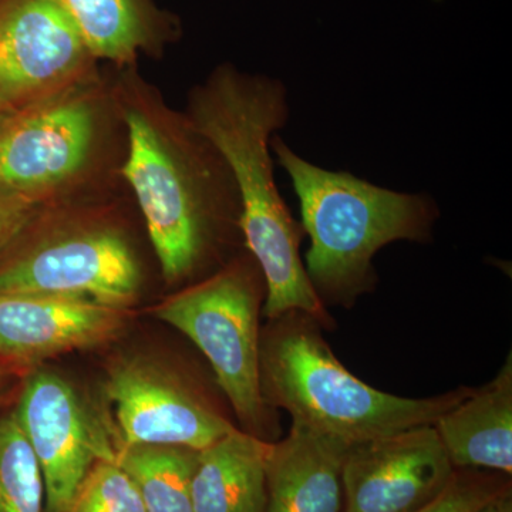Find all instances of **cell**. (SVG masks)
Returning <instances> with one entry per match:
<instances>
[{
  "instance_id": "1",
  "label": "cell",
  "mask_w": 512,
  "mask_h": 512,
  "mask_svg": "<svg viewBox=\"0 0 512 512\" xmlns=\"http://www.w3.org/2000/svg\"><path fill=\"white\" fill-rule=\"evenodd\" d=\"M111 96L126 128L121 174L146 221L165 281L190 279L227 237L242 238L241 201L231 170L187 116L170 109L128 67Z\"/></svg>"
},
{
  "instance_id": "2",
  "label": "cell",
  "mask_w": 512,
  "mask_h": 512,
  "mask_svg": "<svg viewBox=\"0 0 512 512\" xmlns=\"http://www.w3.org/2000/svg\"><path fill=\"white\" fill-rule=\"evenodd\" d=\"M184 114L217 148L234 177L244 245L265 279L266 318L301 312L328 325L329 313L299 252L305 229L275 180L271 140L291 117L288 87L278 77L222 63L191 90Z\"/></svg>"
},
{
  "instance_id": "3",
  "label": "cell",
  "mask_w": 512,
  "mask_h": 512,
  "mask_svg": "<svg viewBox=\"0 0 512 512\" xmlns=\"http://www.w3.org/2000/svg\"><path fill=\"white\" fill-rule=\"evenodd\" d=\"M275 163L291 178L311 239L305 271L322 302L349 306L377 282L373 258L397 241L429 244L440 218L429 192L389 190L305 160L275 134Z\"/></svg>"
},
{
  "instance_id": "4",
  "label": "cell",
  "mask_w": 512,
  "mask_h": 512,
  "mask_svg": "<svg viewBox=\"0 0 512 512\" xmlns=\"http://www.w3.org/2000/svg\"><path fill=\"white\" fill-rule=\"evenodd\" d=\"M272 322L261 340V387L266 404L285 409L292 423L350 444L433 426L473 392L463 386L427 399L384 393L339 362L320 333V323L311 316L291 312Z\"/></svg>"
},
{
  "instance_id": "5",
  "label": "cell",
  "mask_w": 512,
  "mask_h": 512,
  "mask_svg": "<svg viewBox=\"0 0 512 512\" xmlns=\"http://www.w3.org/2000/svg\"><path fill=\"white\" fill-rule=\"evenodd\" d=\"M264 275L251 254L239 256L154 309L204 353L247 433L274 436L276 423L261 387L259 311Z\"/></svg>"
},
{
  "instance_id": "6",
  "label": "cell",
  "mask_w": 512,
  "mask_h": 512,
  "mask_svg": "<svg viewBox=\"0 0 512 512\" xmlns=\"http://www.w3.org/2000/svg\"><path fill=\"white\" fill-rule=\"evenodd\" d=\"M114 110L96 74L16 111L0 130V187L60 204L99 170Z\"/></svg>"
},
{
  "instance_id": "7",
  "label": "cell",
  "mask_w": 512,
  "mask_h": 512,
  "mask_svg": "<svg viewBox=\"0 0 512 512\" xmlns=\"http://www.w3.org/2000/svg\"><path fill=\"white\" fill-rule=\"evenodd\" d=\"M143 272L136 252L119 229L82 225L46 235L0 269V293L84 299L130 308Z\"/></svg>"
},
{
  "instance_id": "8",
  "label": "cell",
  "mask_w": 512,
  "mask_h": 512,
  "mask_svg": "<svg viewBox=\"0 0 512 512\" xmlns=\"http://www.w3.org/2000/svg\"><path fill=\"white\" fill-rule=\"evenodd\" d=\"M96 62L55 0H0V97L13 109L96 76Z\"/></svg>"
},
{
  "instance_id": "9",
  "label": "cell",
  "mask_w": 512,
  "mask_h": 512,
  "mask_svg": "<svg viewBox=\"0 0 512 512\" xmlns=\"http://www.w3.org/2000/svg\"><path fill=\"white\" fill-rule=\"evenodd\" d=\"M15 413L42 473L45 512H62L96 461H116L106 433L60 376L30 377Z\"/></svg>"
},
{
  "instance_id": "10",
  "label": "cell",
  "mask_w": 512,
  "mask_h": 512,
  "mask_svg": "<svg viewBox=\"0 0 512 512\" xmlns=\"http://www.w3.org/2000/svg\"><path fill=\"white\" fill-rule=\"evenodd\" d=\"M454 466L433 426L350 444L342 468L345 512H412L453 481Z\"/></svg>"
},
{
  "instance_id": "11",
  "label": "cell",
  "mask_w": 512,
  "mask_h": 512,
  "mask_svg": "<svg viewBox=\"0 0 512 512\" xmlns=\"http://www.w3.org/2000/svg\"><path fill=\"white\" fill-rule=\"evenodd\" d=\"M104 392L119 427L116 453L133 446L201 451L237 429L183 383L143 363L114 367Z\"/></svg>"
},
{
  "instance_id": "12",
  "label": "cell",
  "mask_w": 512,
  "mask_h": 512,
  "mask_svg": "<svg viewBox=\"0 0 512 512\" xmlns=\"http://www.w3.org/2000/svg\"><path fill=\"white\" fill-rule=\"evenodd\" d=\"M128 309L84 299L0 293V360L30 365L93 348L123 329Z\"/></svg>"
},
{
  "instance_id": "13",
  "label": "cell",
  "mask_w": 512,
  "mask_h": 512,
  "mask_svg": "<svg viewBox=\"0 0 512 512\" xmlns=\"http://www.w3.org/2000/svg\"><path fill=\"white\" fill-rule=\"evenodd\" d=\"M350 443L292 423L266 454L265 512H342V468Z\"/></svg>"
},
{
  "instance_id": "14",
  "label": "cell",
  "mask_w": 512,
  "mask_h": 512,
  "mask_svg": "<svg viewBox=\"0 0 512 512\" xmlns=\"http://www.w3.org/2000/svg\"><path fill=\"white\" fill-rule=\"evenodd\" d=\"M97 60L134 67L140 56H161L181 35L173 13L154 0H55Z\"/></svg>"
},
{
  "instance_id": "15",
  "label": "cell",
  "mask_w": 512,
  "mask_h": 512,
  "mask_svg": "<svg viewBox=\"0 0 512 512\" xmlns=\"http://www.w3.org/2000/svg\"><path fill=\"white\" fill-rule=\"evenodd\" d=\"M454 467L512 471V355L491 382L433 424Z\"/></svg>"
},
{
  "instance_id": "16",
  "label": "cell",
  "mask_w": 512,
  "mask_h": 512,
  "mask_svg": "<svg viewBox=\"0 0 512 512\" xmlns=\"http://www.w3.org/2000/svg\"><path fill=\"white\" fill-rule=\"evenodd\" d=\"M269 441L235 429L198 451L192 474L194 512H265Z\"/></svg>"
},
{
  "instance_id": "17",
  "label": "cell",
  "mask_w": 512,
  "mask_h": 512,
  "mask_svg": "<svg viewBox=\"0 0 512 512\" xmlns=\"http://www.w3.org/2000/svg\"><path fill=\"white\" fill-rule=\"evenodd\" d=\"M198 451L177 446H133L116 453L136 485L146 512H194L191 483Z\"/></svg>"
},
{
  "instance_id": "18",
  "label": "cell",
  "mask_w": 512,
  "mask_h": 512,
  "mask_svg": "<svg viewBox=\"0 0 512 512\" xmlns=\"http://www.w3.org/2000/svg\"><path fill=\"white\" fill-rule=\"evenodd\" d=\"M0 512H45L42 473L15 410L0 416Z\"/></svg>"
},
{
  "instance_id": "19",
  "label": "cell",
  "mask_w": 512,
  "mask_h": 512,
  "mask_svg": "<svg viewBox=\"0 0 512 512\" xmlns=\"http://www.w3.org/2000/svg\"><path fill=\"white\" fill-rule=\"evenodd\" d=\"M62 512H146L131 478L116 461L99 460Z\"/></svg>"
},
{
  "instance_id": "20",
  "label": "cell",
  "mask_w": 512,
  "mask_h": 512,
  "mask_svg": "<svg viewBox=\"0 0 512 512\" xmlns=\"http://www.w3.org/2000/svg\"><path fill=\"white\" fill-rule=\"evenodd\" d=\"M500 493L480 481L454 476L439 497L412 512H474Z\"/></svg>"
},
{
  "instance_id": "21",
  "label": "cell",
  "mask_w": 512,
  "mask_h": 512,
  "mask_svg": "<svg viewBox=\"0 0 512 512\" xmlns=\"http://www.w3.org/2000/svg\"><path fill=\"white\" fill-rule=\"evenodd\" d=\"M45 208L0 187V251L30 227Z\"/></svg>"
},
{
  "instance_id": "22",
  "label": "cell",
  "mask_w": 512,
  "mask_h": 512,
  "mask_svg": "<svg viewBox=\"0 0 512 512\" xmlns=\"http://www.w3.org/2000/svg\"><path fill=\"white\" fill-rule=\"evenodd\" d=\"M474 512H512L511 497L507 491H503Z\"/></svg>"
},
{
  "instance_id": "23",
  "label": "cell",
  "mask_w": 512,
  "mask_h": 512,
  "mask_svg": "<svg viewBox=\"0 0 512 512\" xmlns=\"http://www.w3.org/2000/svg\"><path fill=\"white\" fill-rule=\"evenodd\" d=\"M16 111L18 110L13 109L9 103H6V101L0 97V130H2V127L8 123L10 117H12Z\"/></svg>"
}]
</instances>
